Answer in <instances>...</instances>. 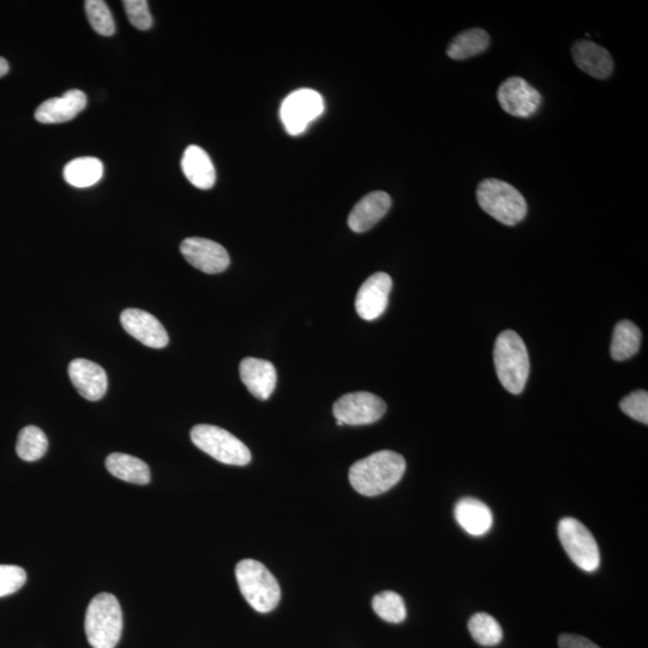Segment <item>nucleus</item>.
I'll return each instance as SVG.
<instances>
[{
    "label": "nucleus",
    "instance_id": "1",
    "mask_svg": "<svg viewBox=\"0 0 648 648\" xmlns=\"http://www.w3.org/2000/svg\"><path fill=\"white\" fill-rule=\"evenodd\" d=\"M405 471L404 456L392 450H381L353 464L348 477L358 494L374 497L398 484Z\"/></svg>",
    "mask_w": 648,
    "mask_h": 648
},
{
    "label": "nucleus",
    "instance_id": "2",
    "mask_svg": "<svg viewBox=\"0 0 648 648\" xmlns=\"http://www.w3.org/2000/svg\"><path fill=\"white\" fill-rule=\"evenodd\" d=\"M494 362L502 386L515 395L524 392L530 376V357L524 340L514 330H504L497 336Z\"/></svg>",
    "mask_w": 648,
    "mask_h": 648
},
{
    "label": "nucleus",
    "instance_id": "3",
    "mask_svg": "<svg viewBox=\"0 0 648 648\" xmlns=\"http://www.w3.org/2000/svg\"><path fill=\"white\" fill-rule=\"evenodd\" d=\"M84 629L93 648H114L123 632V614L118 599L99 593L89 603Z\"/></svg>",
    "mask_w": 648,
    "mask_h": 648
},
{
    "label": "nucleus",
    "instance_id": "4",
    "mask_svg": "<svg viewBox=\"0 0 648 648\" xmlns=\"http://www.w3.org/2000/svg\"><path fill=\"white\" fill-rule=\"evenodd\" d=\"M236 578L246 602L261 614L278 606L281 590L278 580L266 566L255 560H243L237 564Z\"/></svg>",
    "mask_w": 648,
    "mask_h": 648
},
{
    "label": "nucleus",
    "instance_id": "5",
    "mask_svg": "<svg viewBox=\"0 0 648 648\" xmlns=\"http://www.w3.org/2000/svg\"><path fill=\"white\" fill-rule=\"evenodd\" d=\"M477 201L480 208L501 224L514 226L526 218L527 203L513 185L489 178L478 185Z\"/></svg>",
    "mask_w": 648,
    "mask_h": 648
},
{
    "label": "nucleus",
    "instance_id": "6",
    "mask_svg": "<svg viewBox=\"0 0 648 648\" xmlns=\"http://www.w3.org/2000/svg\"><path fill=\"white\" fill-rule=\"evenodd\" d=\"M192 443L202 452L212 456L222 464L245 466L250 464L251 453L245 444L231 432L219 426L200 424L190 432Z\"/></svg>",
    "mask_w": 648,
    "mask_h": 648
},
{
    "label": "nucleus",
    "instance_id": "7",
    "mask_svg": "<svg viewBox=\"0 0 648 648\" xmlns=\"http://www.w3.org/2000/svg\"><path fill=\"white\" fill-rule=\"evenodd\" d=\"M558 538L576 567L587 573L596 572L600 566V552L596 539L588 528L574 518L558 522Z\"/></svg>",
    "mask_w": 648,
    "mask_h": 648
},
{
    "label": "nucleus",
    "instance_id": "8",
    "mask_svg": "<svg viewBox=\"0 0 648 648\" xmlns=\"http://www.w3.org/2000/svg\"><path fill=\"white\" fill-rule=\"evenodd\" d=\"M323 111L324 101L321 94L312 89H298L282 102L280 116L288 134L297 136L303 134Z\"/></svg>",
    "mask_w": 648,
    "mask_h": 648
},
{
    "label": "nucleus",
    "instance_id": "9",
    "mask_svg": "<svg viewBox=\"0 0 648 648\" xmlns=\"http://www.w3.org/2000/svg\"><path fill=\"white\" fill-rule=\"evenodd\" d=\"M386 410V402L380 396L368 392L346 394L333 406L336 420L347 425L376 423L384 416Z\"/></svg>",
    "mask_w": 648,
    "mask_h": 648
},
{
    "label": "nucleus",
    "instance_id": "10",
    "mask_svg": "<svg viewBox=\"0 0 648 648\" xmlns=\"http://www.w3.org/2000/svg\"><path fill=\"white\" fill-rule=\"evenodd\" d=\"M498 102L510 116L528 118L539 110L542 95L521 77H510L497 92Z\"/></svg>",
    "mask_w": 648,
    "mask_h": 648
},
{
    "label": "nucleus",
    "instance_id": "11",
    "mask_svg": "<svg viewBox=\"0 0 648 648\" xmlns=\"http://www.w3.org/2000/svg\"><path fill=\"white\" fill-rule=\"evenodd\" d=\"M180 252L192 267L206 274H219L230 266V256L224 246L210 239L186 238L180 244Z\"/></svg>",
    "mask_w": 648,
    "mask_h": 648
},
{
    "label": "nucleus",
    "instance_id": "12",
    "mask_svg": "<svg viewBox=\"0 0 648 648\" xmlns=\"http://www.w3.org/2000/svg\"><path fill=\"white\" fill-rule=\"evenodd\" d=\"M393 280L386 273H376L360 286L356 298V310L365 321H374L386 311Z\"/></svg>",
    "mask_w": 648,
    "mask_h": 648
},
{
    "label": "nucleus",
    "instance_id": "13",
    "mask_svg": "<svg viewBox=\"0 0 648 648\" xmlns=\"http://www.w3.org/2000/svg\"><path fill=\"white\" fill-rule=\"evenodd\" d=\"M123 328L141 344L152 348L168 345V334L158 318L140 309H126L120 315Z\"/></svg>",
    "mask_w": 648,
    "mask_h": 648
},
{
    "label": "nucleus",
    "instance_id": "14",
    "mask_svg": "<svg viewBox=\"0 0 648 648\" xmlns=\"http://www.w3.org/2000/svg\"><path fill=\"white\" fill-rule=\"evenodd\" d=\"M69 376L77 392L89 401L104 398L108 380L107 374L100 365L87 359H75L69 365Z\"/></svg>",
    "mask_w": 648,
    "mask_h": 648
},
{
    "label": "nucleus",
    "instance_id": "15",
    "mask_svg": "<svg viewBox=\"0 0 648 648\" xmlns=\"http://www.w3.org/2000/svg\"><path fill=\"white\" fill-rule=\"evenodd\" d=\"M87 106V96L81 90L72 89L60 98L48 99L38 107L35 119L42 124L69 122Z\"/></svg>",
    "mask_w": 648,
    "mask_h": 648
},
{
    "label": "nucleus",
    "instance_id": "16",
    "mask_svg": "<svg viewBox=\"0 0 648 648\" xmlns=\"http://www.w3.org/2000/svg\"><path fill=\"white\" fill-rule=\"evenodd\" d=\"M240 378L249 392L260 400H268L276 387V369L268 360L245 358L239 366Z\"/></svg>",
    "mask_w": 648,
    "mask_h": 648
},
{
    "label": "nucleus",
    "instance_id": "17",
    "mask_svg": "<svg viewBox=\"0 0 648 648\" xmlns=\"http://www.w3.org/2000/svg\"><path fill=\"white\" fill-rule=\"evenodd\" d=\"M390 207H392V198L387 192H371L354 206L348 216V226L357 233L369 231L386 216Z\"/></svg>",
    "mask_w": 648,
    "mask_h": 648
},
{
    "label": "nucleus",
    "instance_id": "18",
    "mask_svg": "<svg viewBox=\"0 0 648 648\" xmlns=\"http://www.w3.org/2000/svg\"><path fill=\"white\" fill-rule=\"evenodd\" d=\"M573 59L586 74L605 80L614 71V60L602 46L592 41L580 40L572 48Z\"/></svg>",
    "mask_w": 648,
    "mask_h": 648
},
{
    "label": "nucleus",
    "instance_id": "19",
    "mask_svg": "<svg viewBox=\"0 0 648 648\" xmlns=\"http://www.w3.org/2000/svg\"><path fill=\"white\" fill-rule=\"evenodd\" d=\"M454 515L462 530L473 537L484 536L491 530L494 522L490 508L473 497L461 498L456 503Z\"/></svg>",
    "mask_w": 648,
    "mask_h": 648
},
{
    "label": "nucleus",
    "instance_id": "20",
    "mask_svg": "<svg viewBox=\"0 0 648 648\" xmlns=\"http://www.w3.org/2000/svg\"><path fill=\"white\" fill-rule=\"evenodd\" d=\"M182 170L189 182L201 190L213 188L216 180L215 167L207 152L201 147L190 146L185 149Z\"/></svg>",
    "mask_w": 648,
    "mask_h": 648
},
{
    "label": "nucleus",
    "instance_id": "21",
    "mask_svg": "<svg viewBox=\"0 0 648 648\" xmlns=\"http://www.w3.org/2000/svg\"><path fill=\"white\" fill-rule=\"evenodd\" d=\"M106 468L112 476L124 482L137 485H146L150 482L149 466L132 455L112 453L107 456Z\"/></svg>",
    "mask_w": 648,
    "mask_h": 648
},
{
    "label": "nucleus",
    "instance_id": "22",
    "mask_svg": "<svg viewBox=\"0 0 648 648\" xmlns=\"http://www.w3.org/2000/svg\"><path fill=\"white\" fill-rule=\"evenodd\" d=\"M489 45L490 36L484 29H468L450 41L447 54L454 60H465L483 53Z\"/></svg>",
    "mask_w": 648,
    "mask_h": 648
},
{
    "label": "nucleus",
    "instance_id": "23",
    "mask_svg": "<svg viewBox=\"0 0 648 648\" xmlns=\"http://www.w3.org/2000/svg\"><path fill=\"white\" fill-rule=\"evenodd\" d=\"M63 176L75 188H90L104 176V165L96 158H77L65 166Z\"/></svg>",
    "mask_w": 648,
    "mask_h": 648
},
{
    "label": "nucleus",
    "instance_id": "24",
    "mask_svg": "<svg viewBox=\"0 0 648 648\" xmlns=\"http://www.w3.org/2000/svg\"><path fill=\"white\" fill-rule=\"evenodd\" d=\"M641 330L630 321L617 323L612 336L610 353L612 359L623 362L635 356L641 345Z\"/></svg>",
    "mask_w": 648,
    "mask_h": 648
},
{
    "label": "nucleus",
    "instance_id": "25",
    "mask_svg": "<svg viewBox=\"0 0 648 648\" xmlns=\"http://www.w3.org/2000/svg\"><path fill=\"white\" fill-rule=\"evenodd\" d=\"M48 440L38 426L29 425L22 429L16 444L17 455L24 461H36L47 452Z\"/></svg>",
    "mask_w": 648,
    "mask_h": 648
},
{
    "label": "nucleus",
    "instance_id": "26",
    "mask_svg": "<svg viewBox=\"0 0 648 648\" xmlns=\"http://www.w3.org/2000/svg\"><path fill=\"white\" fill-rule=\"evenodd\" d=\"M468 630L479 645L490 647L500 644L503 630L494 617L485 612H478L468 621Z\"/></svg>",
    "mask_w": 648,
    "mask_h": 648
},
{
    "label": "nucleus",
    "instance_id": "27",
    "mask_svg": "<svg viewBox=\"0 0 648 648\" xmlns=\"http://www.w3.org/2000/svg\"><path fill=\"white\" fill-rule=\"evenodd\" d=\"M372 609L382 620L389 623H401L406 620L407 610L400 594L386 591L376 594L372 599Z\"/></svg>",
    "mask_w": 648,
    "mask_h": 648
},
{
    "label": "nucleus",
    "instance_id": "28",
    "mask_svg": "<svg viewBox=\"0 0 648 648\" xmlns=\"http://www.w3.org/2000/svg\"><path fill=\"white\" fill-rule=\"evenodd\" d=\"M90 26L96 33L111 36L116 32V23L104 0H87L84 3Z\"/></svg>",
    "mask_w": 648,
    "mask_h": 648
},
{
    "label": "nucleus",
    "instance_id": "29",
    "mask_svg": "<svg viewBox=\"0 0 648 648\" xmlns=\"http://www.w3.org/2000/svg\"><path fill=\"white\" fill-rule=\"evenodd\" d=\"M27 573L21 567L0 564V597L10 596L20 591L26 584Z\"/></svg>",
    "mask_w": 648,
    "mask_h": 648
},
{
    "label": "nucleus",
    "instance_id": "30",
    "mask_svg": "<svg viewBox=\"0 0 648 648\" xmlns=\"http://www.w3.org/2000/svg\"><path fill=\"white\" fill-rule=\"evenodd\" d=\"M621 410L628 417L638 422L648 424V393L646 390H636L622 399Z\"/></svg>",
    "mask_w": 648,
    "mask_h": 648
},
{
    "label": "nucleus",
    "instance_id": "31",
    "mask_svg": "<svg viewBox=\"0 0 648 648\" xmlns=\"http://www.w3.org/2000/svg\"><path fill=\"white\" fill-rule=\"evenodd\" d=\"M129 21L137 29L148 30L153 26V18L146 0H125L123 2Z\"/></svg>",
    "mask_w": 648,
    "mask_h": 648
},
{
    "label": "nucleus",
    "instance_id": "32",
    "mask_svg": "<svg viewBox=\"0 0 648 648\" xmlns=\"http://www.w3.org/2000/svg\"><path fill=\"white\" fill-rule=\"evenodd\" d=\"M558 646L560 648H600L591 640L584 638V636L574 634H563L558 639Z\"/></svg>",
    "mask_w": 648,
    "mask_h": 648
},
{
    "label": "nucleus",
    "instance_id": "33",
    "mask_svg": "<svg viewBox=\"0 0 648 648\" xmlns=\"http://www.w3.org/2000/svg\"><path fill=\"white\" fill-rule=\"evenodd\" d=\"M9 72V64L6 60L0 57V77L5 76Z\"/></svg>",
    "mask_w": 648,
    "mask_h": 648
}]
</instances>
